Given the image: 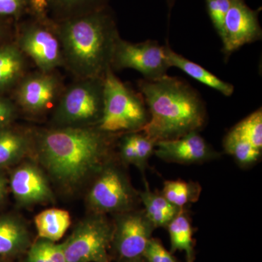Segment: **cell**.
I'll return each mask as SVG.
<instances>
[{"instance_id": "cell-19", "label": "cell", "mask_w": 262, "mask_h": 262, "mask_svg": "<svg viewBox=\"0 0 262 262\" xmlns=\"http://www.w3.org/2000/svg\"><path fill=\"white\" fill-rule=\"evenodd\" d=\"M34 223L39 237L55 242L61 239L70 227L71 217L65 210L50 208L36 215Z\"/></svg>"}, {"instance_id": "cell-14", "label": "cell", "mask_w": 262, "mask_h": 262, "mask_svg": "<svg viewBox=\"0 0 262 262\" xmlns=\"http://www.w3.org/2000/svg\"><path fill=\"white\" fill-rule=\"evenodd\" d=\"M10 187L20 204H37L53 200L47 179L32 164H24L13 170L10 176Z\"/></svg>"}, {"instance_id": "cell-16", "label": "cell", "mask_w": 262, "mask_h": 262, "mask_svg": "<svg viewBox=\"0 0 262 262\" xmlns=\"http://www.w3.org/2000/svg\"><path fill=\"white\" fill-rule=\"evenodd\" d=\"M139 198L145 207L146 215L155 228L168 227L169 223L182 210L169 203L161 193L150 190L146 183L145 189L139 193Z\"/></svg>"}, {"instance_id": "cell-20", "label": "cell", "mask_w": 262, "mask_h": 262, "mask_svg": "<svg viewBox=\"0 0 262 262\" xmlns=\"http://www.w3.org/2000/svg\"><path fill=\"white\" fill-rule=\"evenodd\" d=\"M29 147L27 136L7 127L0 130V168L17 163L25 155Z\"/></svg>"}, {"instance_id": "cell-29", "label": "cell", "mask_w": 262, "mask_h": 262, "mask_svg": "<svg viewBox=\"0 0 262 262\" xmlns=\"http://www.w3.org/2000/svg\"><path fill=\"white\" fill-rule=\"evenodd\" d=\"M120 152L122 160L125 163L137 165V156L133 140L132 132H129V134L122 138L120 142Z\"/></svg>"}, {"instance_id": "cell-5", "label": "cell", "mask_w": 262, "mask_h": 262, "mask_svg": "<svg viewBox=\"0 0 262 262\" xmlns=\"http://www.w3.org/2000/svg\"><path fill=\"white\" fill-rule=\"evenodd\" d=\"M103 108V77L80 79L62 93L55 113L60 127H88L97 124Z\"/></svg>"}, {"instance_id": "cell-3", "label": "cell", "mask_w": 262, "mask_h": 262, "mask_svg": "<svg viewBox=\"0 0 262 262\" xmlns=\"http://www.w3.org/2000/svg\"><path fill=\"white\" fill-rule=\"evenodd\" d=\"M56 31L64 64L74 75L79 79L104 77L120 37L111 15L94 10L63 20Z\"/></svg>"}, {"instance_id": "cell-7", "label": "cell", "mask_w": 262, "mask_h": 262, "mask_svg": "<svg viewBox=\"0 0 262 262\" xmlns=\"http://www.w3.org/2000/svg\"><path fill=\"white\" fill-rule=\"evenodd\" d=\"M111 68L132 69L144 75L145 80H156L167 75L170 68L165 46L157 41L131 43L119 37L115 45Z\"/></svg>"}, {"instance_id": "cell-9", "label": "cell", "mask_w": 262, "mask_h": 262, "mask_svg": "<svg viewBox=\"0 0 262 262\" xmlns=\"http://www.w3.org/2000/svg\"><path fill=\"white\" fill-rule=\"evenodd\" d=\"M17 46L32 58L40 72L51 73L64 65L61 42L56 29L43 23L25 24L18 38Z\"/></svg>"}, {"instance_id": "cell-6", "label": "cell", "mask_w": 262, "mask_h": 262, "mask_svg": "<svg viewBox=\"0 0 262 262\" xmlns=\"http://www.w3.org/2000/svg\"><path fill=\"white\" fill-rule=\"evenodd\" d=\"M114 228L102 215L86 219L63 244L67 262H104Z\"/></svg>"}, {"instance_id": "cell-25", "label": "cell", "mask_w": 262, "mask_h": 262, "mask_svg": "<svg viewBox=\"0 0 262 262\" xmlns=\"http://www.w3.org/2000/svg\"><path fill=\"white\" fill-rule=\"evenodd\" d=\"M132 135L137 156L136 166L144 170L150 157L155 152V143L141 131L132 132Z\"/></svg>"}, {"instance_id": "cell-12", "label": "cell", "mask_w": 262, "mask_h": 262, "mask_svg": "<svg viewBox=\"0 0 262 262\" xmlns=\"http://www.w3.org/2000/svg\"><path fill=\"white\" fill-rule=\"evenodd\" d=\"M154 228L144 211L120 213L113 234L119 253L127 259L142 256Z\"/></svg>"}, {"instance_id": "cell-35", "label": "cell", "mask_w": 262, "mask_h": 262, "mask_svg": "<svg viewBox=\"0 0 262 262\" xmlns=\"http://www.w3.org/2000/svg\"><path fill=\"white\" fill-rule=\"evenodd\" d=\"M8 190V180L3 173H0V205L4 201Z\"/></svg>"}, {"instance_id": "cell-34", "label": "cell", "mask_w": 262, "mask_h": 262, "mask_svg": "<svg viewBox=\"0 0 262 262\" xmlns=\"http://www.w3.org/2000/svg\"><path fill=\"white\" fill-rule=\"evenodd\" d=\"M28 262H53L48 257L41 246L40 242L36 244L31 248L29 253Z\"/></svg>"}, {"instance_id": "cell-10", "label": "cell", "mask_w": 262, "mask_h": 262, "mask_svg": "<svg viewBox=\"0 0 262 262\" xmlns=\"http://www.w3.org/2000/svg\"><path fill=\"white\" fill-rule=\"evenodd\" d=\"M258 13L259 10L251 9L244 0H230L221 37L226 58L245 45L261 39Z\"/></svg>"}, {"instance_id": "cell-21", "label": "cell", "mask_w": 262, "mask_h": 262, "mask_svg": "<svg viewBox=\"0 0 262 262\" xmlns=\"http://www.w3.org/2000/svg\"><path fill=\"white\" fill-rule=\"evenodd\" d=\"M171 248L173 251L179 250L187 253L188 261L192 262L193 253L192 229L190 222L183 209L168 225Z\"/></svg>"}, {"instance_id": "cell-28", "label": "cell", "mask_w": 262, "mask_h": 262, "mask_svg": "<svg viewBox=\"0 0 262 262\" xmlns=\"http://www.w3.org/2000/svg\"><path fill=\"white\" fill-rule=\"evenodd\" d=\"M29 5L28 0H0V15L18 16Z\"/></svg>"}, {"instance_id": "cell-15", "label": "cell", "mask_w": 262, "mask_h": 262, "mask_svg": "<svg viewBox=\"0 0 262 262\" xmlns=\"http://www.w3.org/2000/svg\"><path fill=\"white\" fill-rule=\"evenodd\" d=\"M167 59L170 67H177L187 74L189 77L198 80L201 83L219 91L226 96H232L234 92V86L232 84L221 80L216 76L211 73L209 71L187 59L185 57L181 56L170 48L168 45L165 46Z\"/></svg>"}, {"instance_id": "cell-8", "label": "cell", "mask_w": 262, "mask_h": 262, "mask_svg": "<svg viewBox=\"0 0 262 262\" xmlns=\"http://www.w3.org/2000/svg\"><path fill=\"white\" fill-rule=\"evenodd\" d=\"M136 193L125 174L116 167L104 166L90 190V206L99 214L130 211Z\"/></svg>"}, {"instance_id": "cell-22", "label": "cell", "mask_w": 262, "mask_h": 262, "mask_svg": "<svg viewBox=\"0 0 262 262\" xmlns=\"http://www.w3.org/2000/svg\"><path fill=\"white\" fill-rule=\"evenodd\" d=\"M201 192V186L196 183L177 180L165 182L161 194L169 203L182 209L186 205L198 201Z\"/></svg>"}, {"instance_id": "cell-27", "label": "cell", "mask_w": 262, "mask_h": 262, "mask_svg": "<svg viewBox=\"0 0 262 262\" xmlns=\"http://www.w3.org/2000/svg\"><path fill=\"white\" fill-rule=\"evenodd\" d=\"M142 256L147 262H176L172 255L156 239H149Z\"/></svg>"}, {"instance_id": "cell-24", "label": "cell", "mask_w": 262, "mask_h": 262, "mask_svg": "<svg viewBox=\"0 0 262 262\" xmlns=\"http://www.w3.org/2000/svg\"><path fill=\"white\" fill-rule=\"evenodd\" d=\"M243 139L261 149L262 148L261 108L248 115L231 130Z\"/></svg>"}, {"instance_id": "cell-23", "label": "cell", "mask_w": 262, "mask_h": 262, "mask_svg": "<svg viewBox=\"0 0 262 262\" xmlns=\"http://www.w3.org/2000/svg\"><path fill=\"white\" fill-rule=\"evenodd\" d=\"M224 148L226 152L233 156L242 165L256 163L261 156V149L251 145L232 130L226 136Z\"/></svg>"}, {"instance_id": "cell-36", "label": "cell", "mask_w": 262, "mask_h": 262, "mask_svg": "<svg viewBox=\"0 0 262 262\" xmlns=\"http://www.w3.org/2000/svg\"><path fill=\"white\" fill-rule=\"evenodd\" d=\"M167 2H168L169 8L171 9L172 7H173V5H174V3H175L176 0H167Z\"/></svg>"}, {"instance_id": "cell-11", "label": "cell", "mask_w": 262, "mask_h": 262, "mask_svg": "<svg viewBox=\"0 0 262 262\" xmlns=\"http://www.w3.org/2000/svg\"><path fill=\"white\" fill-rule=\"evenodd\" d=\"M61 94V84L56 76L52 72H39L20 80L16 99L25 111L39 114L56 106Z\"/></svg>"}, {"instance_id": "cell-13", "label": "cell", "mask_w": 262, "mask_h": 262, "mask_svg": "<svg viewBox=\"0 0 262 262\" xmlns=\"http://www.w3.org/2000/svg\"><path fill=\"white\" fill-rule=\"evenodd\" d=\"M155 147V155L170 163H203L219 157L218 153L196 131L173 140L158 141Z\"/></svg>"}, {"instance_id": "cell-26", "label": "cell", "mask_w": 262, "mask_h": 262, "mask_svg": "<svg viewBox=\"0 0 262 262\" xmlns=\"http://www.w3.org/2000/svg\"><path fill=\"white\" fill-rule=\"evenodd\" d=\"M208 15L213 27L222 37L226 14L230 5V0H206Z\"/></svg>"}, {"instance_id": "cell-37", "label": "cell", "mask_w": 262, "mask_h": 262, "mask_svg": "<svg viewBox=\"0 0 262 262\" xmlns=\"http://www.w3.org/2000/svg\"><path fill=\"white\" fill-rule=\"evenodd\" d=\"M133 262H140V261H133Z\"/></svg>"}, {"instance_id": "cell-31", "label": "cell", "mask_w": 262, "mask_h": 262, "mask_svg": "<svg viewBox=\"0 0 262 262\" xmlns=\"http://www.w3.org/2000/svg\"><path fill=\"white\" fill-rule=\"evenodd\" d=\"M40 244L45 252L52 261L67 262L63 244H54L49 241H42Z\"/></svg>"}, {"instance_id": "cell-4", "label": "cell", "mask_w": 262, "mask_h": 262, "mask_svg": "<svg viewBox=\"0 0 262 262\" xmlns=\"http://www.w3.org/2000/svg\"><path fill=\"white\" fill-rule=\"evenodd\" d=\"M142 95L124 84L108 69L103 77V108L98 128L107 134L139 132L149 121Z\"/></svg>"}, {"instance_id": "cell-1", "label": "cell", "mask_w": 262, "mask_h": 262, "mask_svg": "<svg viewBox=\"0 0 262 262\" xmlns=\"http://www.w3.org/2000/svg\"><path fill=\"white\" fill-rule=\"evenodd\" d=\"M110 134L91 126L46 131L38 139V156L58 184L75 187L104 167L111 146Z\"/></svg>"}, {"instance_id": "cell-17", "label": "cell", "mask_w": 262, "mask_h": 262, "mask_svg": "<svg viewBox=\"0 0 262 262\" xmlns=\"http://www.w3.org/2000/svg\"><path fill=\"white\" fill-rule=\"evenodd\" d=\"M25 57L16 45L0 48V91L9 89L23 78Z\"/></svg>"}, {"instance_id": "cell-30", "label": "cell", "mask_w": 262, "mask_h": 262, "mask_svg": "<svg viewBox=\"0 0 262 262\" xmlns=\"http://www.w3.org/2000/svg\"><path fill=\"white\" fill-rule=\"evenodd\" d=\"M99 0H48L49 6L63 10V11H72L79 9L83 6L94 4Z\"/></svg>"}, {"instance_id": "cell-2", "label": "cell", "mask_w": 262, "mask_h": 262, "mask_svg": "<svg viewBox=\"0 0 262 262\" xmlns=\"http://www.w3.org/2000/svg\"><path fill=\"white\" fill-rule=\"evenodd\" d=\"M139 89L149 114L141 132L155 144L198 132L206 124L204 101L185 81L167 75L156 80H141Z\"/></svg>"}, {"instance_id": "cell-32", "label": "cell", "mask_w": 262, "mask_h": 262, "mask_svg": "<svg viewBox=\"0 0 262 262\" xmlns=\"http://www.w3.org/2000/svg\"><path fill=\"white\" fill-rule=\"evenodd\" d=\"M15 107L8 100L0 98V130L5 128L15 116Z\"/></svg>"}, {"instance_id": "cell-33", "label": "cell", "mask_w": 262, "mask_h": 262, "mask_svg": "<svg viewBox=\"0 0 262 262\" xmlns=\"http://www.w3.org/2000/svg\"><path fill=\"white\" fill-rule=\"evenodd\" d=\"M28 3L33 13L41 21L46 20L50 7L48 0H28Z\"/></svg>"}, {"instance_id": "cell-18", "label": "cell", "mask_w": 262, "mask_h": 262, "mask_svg": "<svg viewBox=\"0 0 262 262\" xmlns=\"http://www.w3.org/2000/svg\"><path fill=\"white\" fill-rule=\"evenodd\" d=\"M28 241V232L21 221L10 215L0 217V255L19 252Z\"/></svg>"}]
</instances>
